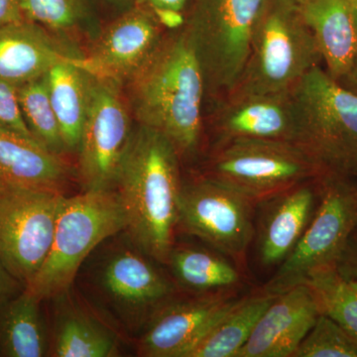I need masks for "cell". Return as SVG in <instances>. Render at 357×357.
Segmentation results:
<instances>
[{"instance_id":"obj_1","label":"cell","mask_w":357,"mask_h":357,"mask_svg":"<svg viewBox=\"0 0 357 357\" xmlns=\"http://www.w3.org/2000/svg\"><path fill=\"white\" fill-rule=\"evenodd\" d=\"M136 124L166 136L181 158L198 153L203 138L206 77L185 27L167 32L123 86Z\"/></svg>"},{"instance_id":"obj_2","label":"cell","mask_w":357,"mask_h":357,"mask_svg":"<svg viewBox=\"0 0 357 357\" xmlns=\"http://www.w3.org/2000/svg\"><path fill=\"white\" fill-rule=\"evenodd\" d=\"M180 154L163 134L136 124L114 191L131 241L166 265L177 234Z\"/></svg>"},{"instance_id":"obj_3","label":"cell","mask_w":357,"mask_h":357,"mask_svg":"<svg viewBox=\"0 0 357 357\" xmlns=\"http://www.w3.org/2000/svg\"><path fill=\"white\" fill-rule=\"evenodd\" d=\"M119 234L89 256L77 278L93 307L124 332L140 335L155 314L180 293L161 263L126 231L123 236Z\"/></svg>"},{"instance_id":"obj_4","label":"cell","mask_w":357,"mask_h":357,"mask_svg":"<svg viewBox=\"0 0 357 357\" xmlns=\"http://www.w3.org/2000/svg\"><path fill=\"white\" fill-rule=\"evenodd\" d=\"M321 62L299 0H266L251 38L248 60L229 95L291 91Z\"/></svg>"},{"instance_id":"obj_5","label":"cell","mask_w":357,"mask_h":357,"mask_svg":"<svg viewBox=\"0 0 357 357\" xmlns=\"http://www.w3.org/2000/svg\"><path fill=\"white\" fill-rule=\"evenodd\" d=\"M295 143L325 174L357 180V93L314 67L293 88Z\"/></svg>"},{"instance_id":"obj_6","label":"cell","mask_w":357,"mask_h":357,"mask_svg":"<svg viewBox=\"0 0 357 357\" xmlns=\"http://www.w3.org/2000/svg\"><path fill=\"white\" fill-rule=\"evenodd\" d=\"M126 227L114 190L65 196L50 252L26 290L43 302L70 290L89 256Z\"/></svg>"},{"instance_id":"obj_7","label":"cell","mask_w":357,"mask_h":357,"mask_svg":"<svg viewBox=\"0 0 357 357\" xmlns=\"http://www.w3.org/2000/svg\"><path fill=\"white\" fill-rule=\"evenodd\" d=\"M266 0H194L187 30L211 96H227L238 81Z\"/></svg>"},{"instance_id":"obj_8","label":"cell","mask_w":357,"mask_h":357,"mask_svg":"<svg viewBox=\"0 0 357 357\" xmlns=\"http://www.w3.org/2000/svg\"><path fill=\"white\" fill-rule=\"evenodd\" d=\"M201 174L257 204L325 173L296 143L234 139L215 145Z\"/></svg>"},{"instance_id":"obj_9","label":"cell","mask_w":357,"mask_h":357,"mask_svg":"<svg viewBox=\"0 0 357 357\" xmlns=\"http://www.w3.org/2000/svg\"><path fill=\"white\" fill-rule=\"evenodd\" d=\"M356 227V181L324 174L319 177V203L314 218L291 255L276 268L262 290L281 295L305 284L316 270L337 265Z\"/></svg>"},{"instance_id":"obj_10","label":"cell","mask_w":357,"mask_h":357,"mask_svg":"<svg viewBox=\"0 0 357 357\" xmlns=\"http://www.w3.org/2000/svg\"><path fill=\"white\" fill-rule=\"evenodd\" d=\"M256 203L241 192L199 174L182 182L177 232L201 239L246 271L253 243Z\"/></svg>"},{"instance_id":"obj_11","label":"cell","mask_w":357,"mask_h":357,"mask_svg":"<svg viewBox=\"0 0 357 357\" xmlns=\"http://www.w3.org/2000/svg\"><path fill=\"white\" fill-rule=\"evenodd\" d=\"M133 121L123 86L91 74L88 114L77 153L83 191L114 190Z\"/></svg>"},{"instance_id":"obj_12","label":"cell","mask_w":357,"mask_h":357,"mask_svg":"<svg viewBox=\"0 0 357 357\" xmlns=\"http://www.w3.org/2000/svg\"><path fill=\"white\" fill-rule=\"evenodd\" d=\"M65 196L0 189V261L24 287L48 257Z\"/></svg>"},{"instance_id":"obj_13","label":"cell","mask_w":357,"mask_h":357,"mask_svg":"<svg viewBox=\"0 0 357 357\" xmlns=\"http://www.w3.org/2000/svg\"><path fill=\"white\" fill-rule=\"evenodd\" d=\"M239 291L178 294L155 314L137 340L144 357H185L197 342L243 297Z\"/></svg>"},{"instance_id":"obj_14","label":"cell","mask_w":357,"mask_h":357,"mask_svg":"<svg viewBox=\"0 0 357 357\" xmlns=\"http://www.w3.org/2000/svg\"><path fill=\"white\" fill-rule=\"evenodd\" d=\"M166 33L152 11L134 6L91 40L84 50L83 68L124 86L156 50Z\"/></svg>"},{"instance_id":"obj_15","label":"cell","mask_w":357,"mask_h":357,"mask_svg":"<svg viewBox=\"0 0 357 357\" xmlns=\"http://www.w3.org/2000/svg\"><path fill=\"white\" fill-rule=\"evenodd\" d=\"M319 177L256 204L252 243H255L256 260L260 267L280 266L299 243L319 206Z\"/></svg>"},{"instance_id":"obj_16","label":"cell","mask_w":357,"mask_h":357,"mask_svg":"<svg viewBox=\"0 0 357 357\" xmlns=\"http://www.w3.org/2000/svg\"><path fill=\"white\" fill-rule=\"evenodd\" d=\"M218 110L213 128L218 143L234 139L295 143L298 112L291 91L229 95Z\"/></svg>"},{"instance_id":"obj_17","label":"cell","mask_w":357,"mask_h":357,"mask_svg":"<svg viewBox=\"0 0 357 357\" xmlns=\"http://www.w3.org/2000/svg\"><path fill=\"white\" fill-rule=\"evenodd\" d=\"M319 314L310 288L296 286L263 312L237 357H293Z\"/></svg>"},{"instance_id":"obj_18","label":"cell","mask_w":357,"mask_h":357,"mask_svg":"<svg viewBox=\"0 0 357 357\" xmlns=\"http://www.w3.org/2000/svg\"><path fill=\"white\" fill-rule=\"evenodd\" d=\"M84 52L27 20L0 28V81L18 86L54 66L81 60Z\"/></svg>"},{"instance_id":"obj_19","label":"cell","mask_w":357,"mask_h":357,"mask_svg":"<svg viewBox=\"0 0 357 357\" xmlns=\"http://www.w3.org/2000/svg\"><path fill=\"white\" fill-rule=\"evenodd\" d=\"M70 178L64 157L33 138L0 126V189L65 194Z\"/></svg>"},{"instance_id":"obj_20","label":"cell","mask_w":357,"mask_h":357,"mask_svg":"<svg viewBox=\"0 0 357 357\" xmlns=\"http://www.w3.org/2000/svg\"><path fill=\"white\" fill-rule=\"evenodd\" d=\"M54 301L50 356L114 357L119 356V337L109 323L70 294Z\"/></svg>"},{"instance_id":"obj_21","label":"cell","mask_w":357,"mask_h":357,"mask_svg":"<svg viewBox=\"0 0 357 357\" xmlns=\"http://www.w3.org/2000/svg\"><path fill=\"white\" fill-rule=\"evenodd\" d=\"M299 4L325 70L335 81H342L357 56V26L351 0H299Z\"/></svg>"},{"instance_id":"obj_22","label":"cell","mask_w":357,"mask_h":357,"mask_svg":"<svg viewBox=\"0 0 357 357\" xmlns=\"http://www.w3.org/2000/svg\"><path fill=\"white\" fill-rule=\"evenodd\" d=\"M166 265L180 294L241 292L245 286V272L211 248L175 243Z\"/></svg>"},{"instance_id":"obj_23","label":"cell","mask_w":357,"mask_h":357,"mask_svg":"<svg viewBox=\"0 0 357 357\" xmlns=\"http://www.w3.org/2000/svg\"><path fill=\"white\" fill-rule=\"evenodd\" d=\"M42 303L25 288L0 301V356H50L51 333Z\"/></svg>"},{"instance_id":"obj_24","label":"cell","mask_w":357,"mask_h":357,"mask_svg":"<svg viewBox=\"0 0 357 357\" xmlns=\"http://www.w3.org/2000/svg\"><path fill=\"white\" fill-rule=\"evenodd\" d=\"M84 58L59 63L47 73L52 105L68 153H77L88 114L91 74L82 67Z\"/></svg>"},{"instance_id":"obj_25","label":"cell","mask_w":357,"mask_h":357,"mask_svg":"<svg viewBox=\"0 0 357 357\" xmlns=\"http://www.w3.org/2000/svg\"><path fill=\"white\" fill-rule=\"evenodd\" d=\"M276 295L260 290L243 295L192 347L185 357H237Z\"/></svg>"},{"instance_id":"obj_26","label":"cell","mask_w":357,"mask_h":357,"mask_svg":"<svg viewBox=\"0 0 357 357\" xmlns=\"http://www.w3.org/2000/svg\"><path fill=\"white\" fill-rule=\"evenodd\" d=\"M22 7L25 20L79 49L84 40L89 45L100 30L89 0H22Z\"/></svg>"},{"instance_id":"obj_27","label":"cell","mask_w":357,"mask_h":357,"mask_svg":"<svg viewBox=\"0 0 357 357\" xmlns=\"http://www.w3.org/2000/svg\"><path fill=\"white\" fill-rule=\"evenodd\" d=\"M305 284L319 314L332 319L357 340V280L342 276L333 265L312 272Z\"/></svg>"},{"instance_id":"obj_28","label":"cell","mask_w":357,"mask_h":357,"mask_svg":"<svg viewBox=\"0 0 357 357\" xmlns=\"http://www.w3.org/2000/svg\"><path fill=\"white\" fill-rule=\"evenodd\" d=\"M23 119L33 138L59 156L68 154L52 105L47 74L17 86Z\"/></svg>"},{"instance_id":"obj_29","label":"cell","mask_w":357,"mask_h":357,"mask_svg":"<svg viewBox=\"0 0 357 357\" xmlns=\"http://www.w3.org/2000/svg\"><path fill=\"white\" fill-rule=\"evenodd\" d=\"M293 357H357V340L332 319L319 314Z\"/></svg>"},{"instance_id":"obj_30","label":"cell","mask_w":357,"mask_h":357,"mask_svg":"<svg viewBox=\"0 0 357 357\" xmlns=\"http://www.w3.org/2000/svg\"><path fill=\"white\" fill-rule=\"evenodd\" d=\"M0 126L33 138L21 112L17 86L3 81H0Z\"/></svg>"},{"instance_id":"obj_31","label":"cell","mask_w":357,"mask_h":357,"mask_svg":"<svg viewBox=\"0 0 357 357\" xmlns=\"http://www.w3.org/2000/svg\"><path fill=\"white\" fill-rule=\"evenodd\" d=\"M337 268L342 276L357 280V227L349 237L338 259Z\"/></svg>"},{"instance_id":"obj_32","label":"cell","mask_w":357,"mask_h":357,"mask_svg":"<svg viewBox=\"0 0 357 357\" xmlns=\"http://www.w3.org/2000/svg\"><path fill=\"white\" fill-rule=\"evenodd\" d=\"M24 20L22 0H0V28Z\"/></svg>"},{"instance_id":"obj_33","label":"cell","mask_w":357,"mask_h":357,"mask_svg":"<svg viewBox=\"0 0 357 357\" xmlns=\"http://www.w3.org/2000/svg\"><path fill=\"white\" fill-rule=\"evenodd\" d=\"M190 0H135L134 6H139L149 9L150 11L175 10L187 15V8Z\"/></svg>"},{"instance_id":"obj_34","label":"cell","mask_w":357,"mask_h":357,"mask_svg":"<svg viewBox=\"0 0 357 357\" xmlns=\"http://www.w3.org/2000/svg\"><path fill=\"white\" fill-rule=\"evenodd\" d=\"M24 288V285L16 280L0 261V301L20 293Z\"/></svg>"},{"instance_id":"obj_35","label":"cell","mask_w":357,"mask_h":357,"mask_svg":"<svg viewBox=\"0 0 357 357\" xmlns=\"http://www.w3.org/2000/svg\"><path fill=\"white\" fill-rule=\"evenodd\" d=\"M340 83L345 86V88L351 89L354 93H357V56L354 64L351 66V70H349L347 76Z\"/></svg>"},{"instance_id":"obj_36","label":"cell","mask_w":357,"mask_h":357,"mask_svg":"<svg viewBox=\"0 0 357 357\" xmlns=\"http://www.w3.org/2000/svg\"><path fill=\"white\" fill-rule=\"evenodd\" d=\"M352 13L357 26V0H351Z\"/></svg>"},{"instance_id":"obj_37","label":"cell","mask_w":357,"mask_h":357,"mask_svg":"<svg viewBox=\"0 0 357 357\" xmlns=\"http://www.w3.org/2000/svg\"><path fill=\"white\" fill-rule=\"evenodd\" d=\"M109 1L110 2H114V3H119V4H122V3H128L129 1H131V0H109ZM132 1L134 2V4H135V0H132Z\"/></svg>"},{"instance_id":"obj_38","label":"cell","mask_w":357,"mask_h":357,"mask_svg":"<svg viewBox=\"0 0 357 357\" xmlns=\"http://www.w3.org/2000/svg\"><path fill=\"white\" fill-rule=\"evenodd\" d=\"M356 185H357V180H356Z\"/></svg>"}]
</instances>
